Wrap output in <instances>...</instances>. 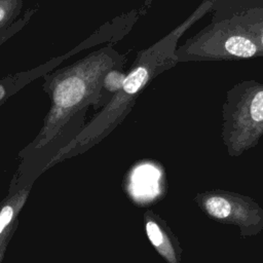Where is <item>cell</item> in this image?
I'll return each instance as SVG.
<instances>
[{
	"label": "cell",
	"mask_w": 263,
	"mask_h": 263,
	"mask_svg": "<svg viewBox=\"0 0 263 263\" xmlns=\"http://www.w3.org/2000/svg\"><path fill=\"white\" fill-rule=\"evenodd\" d=\"M116 55L108 48L100 49L48 77L46 91L51 106L39 134L43 141L53 137L75 113L97 100L104 76L116 65Z\"/></svg>",
	"instance_id": "cell-1"
},
{
	"label": "cell",
	"mask_w": 263,
	"mask_h": 263,
	"mask_svg": "<svg viewBox=\"0 0 263 263\" xmlns=\"http://www.w3.org/2000/svg\"><path fill=\"white\" fill-rule=\"evenodd\" d=\"M230 99V98H229ZM263 136V84L239 86L225 111L224 143L232 156L240 155Z\"/></svg>",
	"instance_id": "cell-2"
},
{
	"label": "cell",
	"mask_w": 263,
	"mask_h": 263,
	"mask_svg": "<svg viewBox=\"0 0 263 263\" xmlns=\"http://www.w3.org/2000/svg\"><path fill=\"white\" fill-rule=\"evenodd\" d=\"M194 200L212 220L237 226L241 237L253 236L263 230V209L249 196L212 190L198 193Z\"/></svg>",
	"instance_id": "cell-3"
},
{
	"label": "cell",
	"mask_w": 263,
	"mask_h": 263,
	"mask_svg": "<svg viewBox=\"0 0 263 263\" xmlns=\"http://www.w3.org/2000/svg\"><path fill=\"white\" fill-rule=\"evenodd\" d=\"M206 37H210L206 44H214L208 46L206 53L214 52L213 54L230 58H251L260 50L255 37L239 24L238 26L234 23L222 25L213 30Z\"/></svg>",
	"instance_id": "cell-4"
},
{
	"label": "cell",
	"mask_w": 263,
	"mask_h": 263,
	"mask_svg": "<svg viewBox=\"0 0 263 263\" xmlns=\"http://www.w3.org/2000/svg\"><path fill=\"white\" fill-rule=\"evenodd\" d=\"M153 66L150 62H139L132 71L126 75L122 89L117 92L114 99L106 107L101 116H104L105 125L107 127L108 121H112L117 118L119 111H123L132 100L148 82L152 74Z\"/></svg>",
	"instance_id": "cell-5"
},
{
	"label": "cell",
	"mask_w": 263,
	"mask_h": 263,
	"mask_svg": "<svg viewBox=\"0 0 263 263\" xmlns=\"http://www.w3.org/2000/svg\"><path fill=\"white\" fill-rule=\"evenodd\" d=\"M146 232L150 242L160 252L168 263H180L179 245H175L173 237L155 221L148 220L146 223Z\"/></svg>",
	"instance_id": "cell-6"
},
{
	"label": "cell",
	"mask_w": 263,
	"mask_h": 263,
	"mask_svg": "<svg viewBox=\"0 0 263 263\" xmlns=\"http://www.w3.org/2000/svg\"><path fill=\"white\" fill-rule=\"evenodd\" d=\"M23 0H0V33L8 29L20 14Z\"/></svg>",
	"instance_id": "cell-7"
},
{
	"label": "cell",
	"mask_w": 263,
	"mask_h": 263,
	"mask_svg": "<svg viewBox=\"0 0 263 263\" xmlns=\"http://www.w3.org/2000/svg\"><path fill=\"white\" fill-rule=\"evenodd\" d=\"M126 75L119 70H110L103 79V87L110 92H118L122 89Z\"/></svg>",
	"instance_id": "cell-8"
},
{
	"label": "cell",
	"mask_w": 263,
	"mask_h": 263,
	"mask_svg": "<svg viewBox=\"0 0 263 263\" xmlns=\"http://www.w3.org/2000/svg\"><path fill=\"white\" fill-rule=\"evenodd\" d=\"M13 216V209L10 205L4 206L0 212V233L9 224Z\"/></svg>",
	"instance_id": "cell-9"
},
{
	"label": "cell",
	"mask_w": 263,
	"mask_h": 263,
	"mask_svg": "<svg viewBox=\"0 0 263 263\" xmlns=\"http://www.w3.org/2000/svg\"><path fill=\"white\" fill-rule=\"evenodd\" d=\"M10 29H11V28H8V29H6L5 31H3V32L0 33V45L8 38V36H9L8 32L10 31Z\"/></svg>",
	"instance_id": "cell-10"
},
{
	"label": "cell",
	"mask_w": 263,
	"mask_h": 263,
	"mask_svg": "<svg viewBox=\"0 0 263 263\" xmlns=\"http://www.w3.org/2000/svg\"><path fill=\"white\" fill-rule=\"evenodd\" d=\"M259 29L260 30L258 31V42H259V45H261L263 47V23Z\"/></svg>",
	"instance_id": "cell-11"
},
{
	"label": "cell",
	"mask_w": 263,
	"mask_h": 263,
	"mask_svg": "<svg viewBox=\"0 0 263 263\" xmlns=\"http://www.w3.org/2000/svg\"><path fill=\"white\" fill-rule=\"evenodd\" d=\"M6 96V88L5 86L0 82V102L5 98Z\"/></svg>",
	"instance_id": "cell-12"
}]
</instances>
